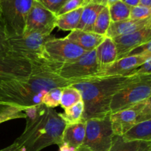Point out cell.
Wrapping results in <instances>:
<instances>
[{"mask_svg":"<svg viewBox=\"0 0 151 151\" xmlns=\"http://www.w3.org/2000/svg\"><path fill=\"white\" fill-rule=\"evenodd\" d=\"M24 112L26 127L14 142L23 151H41L52 145L61 144L66 125L59 113L43 104L27 108Z\"/></svg>","mask_w":151,"mask_h":151,"instance_id":"obj_1","label":"cell"},{"mask_svg":"<svg viewBox=\"0 0 151 151\" xmlns=\"http://www.w3.org/2000/svg\"><path fill=\"white\" fill-rule=\"evenodd\" d=\"M46 69H38L29 78L13 80L0 85V105L27 108L41 104L44 94L54 88L75 83Z\"/></svg>","mask_w":151,"mask_h":151,"instance_id":"obj_2","label":"cell"},{"mask_svg":"<svg viewBox=\"0 0 151 151\" xmlns=\"http://www.w3.org/2000/svg\"><path fill=\"white\" fill-rule=\"evenodd\" d=\"M142 75L90 77L72 84L81 94L84 111L82 121L103 118L111 114L110 104L113 96Z\"/></svg>","mask_w":151,"mask_h":151,"instance_id":"obj_3","label":"cell"},{"mask_svg":"<svg viewBox=\"0 0 151 151\" xmlns=\"http://www.w3.org/2000/svg\"><path fill=\"white\" fill-rule=\"evenodd\" d=\"M53 37L52 35H44L36 32L10 37L8 38L9 53L42 68L46 65L44 60V44Z\"/></svg>","mask_w":151,"mask_h":151,"instance_id":"obj_4","label":"cell"},{"mask_svg":"<svg viewBox=\"0 0 151 151\" xmlns=\"http://www.w3.org/2000/svg\"><path fill=\"white\" fill-rule=\"evenodd\" d=\"M35 0H0V19L8 38L23 34L27 17Z\"/></svg>","mask_w":151,"mask_h":151,"instance_id":"obj_5","label":"cell"},{"mask_svg":"<svg viewBox=\"0 0 151 151\" xmlns=\"http://www.w3.org/2000/svg\"><path fill=\"white\" fill-rule=\"evenodd\" d=\"M150 96L151 75H142L113 96L110 104L111 114L128 109L150 98Z\"/></svg>","mask_w":151,"mask_h":151,"instance_id":"obj_6","label":"cell"},{"mask_svg":"<svg viewBox=\"0 0 151 151\" xmlns=\"http://www.w3.org/2000/svg\"><path fill=\"white\" fill-rule=\"evenodd\" d=\"M114 131L110 114L103 118H93L86 121V134L83 147L89 151H109Z\"/></svg>","mask_w":151,"mask_h":151,"instance_id":"obj_7","label":"cell"},{"mask_svg":"<svg viewBox=\"0 0 151 151\" xmlns=\"http://www.w3.org/2000/svg\"><path fill=\"white\" fill-rule=\"evenodd\" d=\"M86 52L67 38L53 37L46 41L44 47V60L46 63L60 66L75 61Z\"/></svg>","mask_w":151,"mask_h":151,"instance_id":"obj_8","label":"cell"},{"mask_svg":"<svg viewBox=\"0 0 151 151\" xmlns=\"http://www.w3.org/2000/svg\"><path fill=\"white\" fill-rule=\"evenodd\" d=\"M100 71L95 50L86 52L83 55L75 61L59 66L55 73L60 78L69 81L78 80L94 77Z\"/></svg>","mask_w":151,"mask_h":151,"instance_id":"obj_9","label":"cell"},{"mask_svg":"<svg viewBox=\"0 0 151 151\" xmlns=\"http://www.w3.org/2000/svg\"><path fill=\"white\" fill-rule=\"evenodd\" d=\"M40 69L42 68L10 53L0 55V85L13 80L29 78Z\"/></svg>","mask_w":151,"mask_h":151,"instance_id":"obj_10","label":"cell"},{"mask_svg":"<svg viewBox=\"0 0 151 151\" xmlns=\"http://www.w3.org/2000/svg\"><path fill=\"white\" fill-rule=\"evenodd\" d=\"M57 16L35 0L27 17L23 34L36 32L44 35H51L56 27Z\"/></svg>","mask_w":151,"mask_h":151,"instance_id":"obj_11","label":"cell"},{"mask_svg":"<svg viewBox=\"0 0 151 151\" xmlns=\"http://www.w3.org/2000/svg\"><path fill=\"white\" fill-rule=\"evenodd\" d=\"M150 99H147L120 111L111 114L110 118L114 135L122 136L134 125L139 123L140 112Z\"/></svg>","mask_w":151,"mask_h":151,"instance_id":"obj_12","label":"cell"},{"mask_svg":"<svg viewBox=\"0 0 151 151\" xmlns=\"http://www.w3.org/2000/svg\"><path fill=\"white\" fill-rule=\"evenodd\" d=\"M151 57L150 55H142L125 56L117 59L107 68L99 72L95 76L112 77V76H129L131 72L145 63Z\"/></svg>","mask_w":151,"mask_h":151,"instance_id":"obj_13","label":"cell"},{"mask_svg":"<svg viewBox=\"0 0 151 151\" xmlns=\"http://www.w3.org/2000/svg\"><path fill=\"white\" fill-rule=\"evenodd\" d=\"M117 51V59L125 57L136 47L151 41V26L112 38Z\"/></svg>","mask_w":151,"mask_h":151,"instance_id":"obj_14","label":"cell"},{"mask_svg":"<svg viewBox=\"0 0 151 151\" xmlns=\"http://www.w3.org/2000/svg\"><path fill=\"white\" fill-rule=\"evenodd\" d=\"M147 26H151V17L142 20H132L129 19L122 22H111L106 37L114 38L136 32Z\"/></svg>","mask_w":151,"mask_h":151,"instance_id":"obj_15","label":"cell"},{"mask_svg":"<svg viewBox=\"0 0 151 151\" xmlns=\"http://www.w3.org/2000/svg\"><path fill=\"white\" fill-rule=\"evenodd\" d=\"M105 37L94 32H86L76 29L71 31L66 38L86 52H89L95 50L103 41Z\"/></svg>","mask_w":151,"mask_h":151,"instance_id":"obj_16","label":"cell"},{"mask_svg":"<svg viewBox=\"0 0 151 151\" xmlns=\"http://www.w3.org/2000/svg\"><path fill=\"white\" fill-rule=\"evenodd\" d=\"M96 57L100 71L103 70L117 60V51L113 39L105 37L100 45L95 49Z\"/></svg>","mask_w":151,"mask_h":151,"instance_id":"obj_17","label":"cell"},{"mask_svg":"<svg viewBox=\"0 0 151 151\" xmlns=\"http://www.w3.org/2000/svg\"><path fill=\"white\" fill-rule=\"evenodd\" d=\"M86 134V122L66 125L63 133L62 142L69 145L75 148H79L83 145Z\"/></svg>","mask_w":151,"mask_h":151,"instance_id":"obj_18","label":"cell"},{"mask_svg":"<svg viewBox=\"0 0 151 151\" xmlns=\"http://www.w3.org/2000/svg\"><path fill=\"white\" fill-rule=\"evenodd\" d=\"M103 7L104 6L94 2H90L86 5L83 9L77 29L86 32H93L97 16Z\"/></svg>","mask_w":151,"mask_h":151,"instance_id":"obj_19","label":"cell"},{"mask_svg":"<svg viewBox=\"0 0 151 151\" xmlns=\"http://www.w3.org/2000/svg\"><path fill=\"white\" fill-rule=\"evenodd\" d=\"M109 151H151V142L126 141L122 136L114 135Z\"/></svg>","mask_w":151,"mask_h":151,"instance_id":"obj_20","label":"cell"},{"mask_svg":"<svg viewBox=\"0 0 151 151\" xmlns=\"http://www.w3.org/2000/svg\"><path fill=\"white\" fill-rule=\"evenodd\" d=\"M122 137L126 141L151 142V119L136 124Z\"/></svg>","mask_w":151,"mask_h":151,"instance_id":"obj_21","label":"cell"},{"mask_svg":"<svg viewBox=\"0 0 151 151\" xmlns=\"http://www.w3.org/2000/svg\"><path fill=\"white\" fill-rule=\"evenodd\" d=\"M83 7L57 16L56 27L63 31H72L78 27Z\"/></svg>","mask_w":151,"mask_h":151,"instance_id":"obj_22","label":"cell"},{"mask_svg":"<svg viewBox=\"0 0 151 151\" xmlns=\"http://www.w3.org/2000/svg\"><path fill=\"white\" fill-rule=\"evenodd\" d=\"M81 101H82L81 94L72 85L67 86L62 88L60 106L64 110L72 107V106Z\"/></svg>","mask_w":151,"mask_h":151,"instance_id":"obj_23","label":"cell"},{"mask_svg":"<svg viewBox=\"0 0 151 151\" xmlns=\"http://www.w3.org/2000/svg\"><path fill=\"white\" fill-rule=\"evenodd\" d=\"M83 111V101H81L72 107L64 110L63 113H59V115L66 125H71L78 123L82 121Z\"/></svg>","mask_w":151,"mask_h":151,"instance_id":"obj_24","label":"cell"},{"mask_svg":"<svg viewBox=\"0 0 151 151\" xmlns=\"http://www.w3.org/2000/svg\"><path fill=\"white\" fill-rule=\"evenodd\" d=\"M131 7L122 1H116L109 6L111 22H118L127 20L130 18Z\"/></svg>","mask_w":151,"mask_h":151,"instance_id":"obj_25","label":"cell"},{"mask_svg":"<svg viewBox=\"0 0 151 151\" xmlns=\"http://www.w3.org/2000/svg\"><path fill=\"white\" fill-rule=\"evenodd\" d=\"M24 109L19 106L0 105V124L13 119H25Z\"/></svg>","mask_w":151,"mask_h":151,"instance_id":"obj_26","label":"cell"},{"mask_svg":"<svg viewBox=\"0 0 151 151\" xmlns=\"http://www.w3.org/2000/svg\"><path fill=\"white\" fill-rule=\"evenodd\" d=\"M111 23V21L109 7H104L97 16L93 32L99 35L106 36Z\"/></svg>","mask_w":151,"mask_h":151,"instance_id":"obj_27","label":"cell"},{"mask_svg":"<svg viewBox=\"0 0 151 151\" xmlns=\"http://www.w3.org/2000/svg\"><path fill=\"white\" fill-rule=\"evenodd\" d=\"M63 88L61 87L54 88L47 91L43 97L41 104L47 106V108H50V109H53V108L60 106V96H61V91Z\"/></svg>","mask_w":151,"mask_h":151,"instance_id":"obj_28","label":"cell"},{"mask_svg":"<svg viewBox=\"0 0 151 151\" xmlns=\"http://www.w3.org/2000/svg\"><path fill=\"white\" fill-rule=\"evenodd\" d=\"M151 17V8L138 4L131 7L130 19L132 20H142Z\"/></svg>","mask_w":151,"mask_h":151,"instance_id":"obj_29","label":"cell"},{"mask_svg":"<svg viewBox=\"0 0 151 151\" xmlns=\"http://www.w3.org/2000/svg\"><path fill=\"white\" fill-rule=\"evenodd\" d=\"M90 0H68L64 5L61 7L56 16H60L64 13L73 11L81 7H84L86 5L90 3Z\"/></svg>","mask_w":151,"mask_h":151,"instance_id":"obj_30","label":"cell"},{"mask_svg":"<svg viewBox=\"0 0 151 151\" xmlns=\"http://www.w3.org/2000/svg\"><path fill=\"white\" fill-rule=\"evenodd\" d=\"M44 6L45 8L57 15L59 10L61 9L68 0H35Z\"/></svg>","mask_w":151,"mask_h":151,"instance_id":"obj_31","label":"cell"},{"mask_svg":"<svg viewBox=\"0 0 151 151\" xmlns=\"http://www.w3.org/2000/svg\"><path fill=\"white\" fill-rule=\"evenodd\" d=\"M10 52L8 45V36L0 19V55H7Z\"/></svg>","mask_w":151,"mask_h":151,"instance_id":"obj_32","label":"cell"},{"mask_svg":"<svg viewBox=\"0 0 151 151\" xmlns=\"http://www.w3.org/2000/svg\"><path fill=\"white\" fill-rule=\"evenodd\" d=\"M151 54V41L142 44L131 50L126 56L142 55Z\"/></svg>","mask_w":151,"mask_h":151,"instance_id":"obj_33","label":"cell"},{"mask_svg":"<svg viewBox=\"0 0 151 151\" xmlns=\"http://www.w3.org/2000/svg\"><path fill=\"white\" fill-rule=\"evenodd\" d=\"M151 75V57L147 59L145 62L141 66H139L137 69L131 72L130 75Z\"/></svg>","mask_w":151,"mask_h":151,"instance_id":"obj_34","label":"cell"},{"mask_svg":"<svg viewBox=\"0 0 151 151\" xmlns=\"http://www.w3.org/2000/svg\"><path fill=\"white\" fill-rule=\"evenodd\" d=\"M119 1H122V0H94L92 2L101 4V5L104 6V7H109V6L113 4L114 3Z\"/></svg>","mask_w":151,"mask_h":151,"instance_id":"obj_35","label":"cell"},{"mask_svg":"<svg viewBox=\"0 0 151 151\" xmlns=\"http://www.w3.org/2000/svg\"><path fill=\"white\" fill-rule=\"evenodd\" d=\"M59 151H81V148H75L73 147H71L69 145L66 143H61L59 145Z\"/></svg>","mask_w":151,"mask_h":151,"instance_id":"obj_36","label":"cell"},{"mask_svg":"<svg viewBox=\"0 0 151 151\" xmlns=\"http://www.w3.org/2000/svg\"><path fill=\"white\" fill-rule=\"evenodd\" d=\"M0 151H23V150L16 142H13L10 146L4 149H1V150H0Z\"/></svg>","mask_w":151,"mask_h":151,"instance_id":"obj_37","label":"cell"},{"mask_svg":"<svg viewBox=\"0 0 151 151\" xmlns=\"http://www.w3.org/2000/svg\"><path fill=\"white\" fill-rule=\"evenodd\" d=\"M124 3L128 4L130 7H134V6L138 5L139 3V0H122Z\"/></svg>","mask_w":151,"mask_h":151,"instance_id":"obj_38","label":"cell"},{"mask_svg":"<svg viewBox=\"0 0 151 151\" xmlns=\"http://www.w3.org/2000/svg\"><path fill=\"white\" fill-rule=\"evenodd\" d=\"M139 4L151 8V0H139Z\"/></svg>","mask_w":151,"mask_h":151,"instance_id":"obj_39","label":"cell"},{"mask_svg":"<svg viewBox=\"0 0 151 151\" xmlns=\"http://www.w3.org/2000/svg\"><path fill=\"white\" fill-rule=\"evenodd\" d=\"M80 148H81V151H89V150H88V149H86V147H83V146H81V147H80Z\"/></svg>","mask_w":151,"mask_h":151,"instance_id":"obj_40","label":"cell"},{"mask_svg":"<svg viewBox=\"0 0 151 151\" xmlns=\"http://www.w3.org/2000/svg\"><path fill=\"white\" fill-rule=\"evenodd\" d=\"M94 0H90V1H91V2H92V1H94Z\"/></svg>","mask_w":151,"mask_h":151,"instance_id":"obj_41","label":"cell"},{"mask_svg":"<svg viewBox=\"0 0 151 151\" xmlns=\"http://www.w3.org/2000/svg\"><path fill=\"white\" fill-rule=\"evenodd\" d=\"M0 14H1V10H0Z\"/></svg>","mask_w":151,"mask_h":151,"instance_id":"obj_42","label":"cell"}]
</instances>
